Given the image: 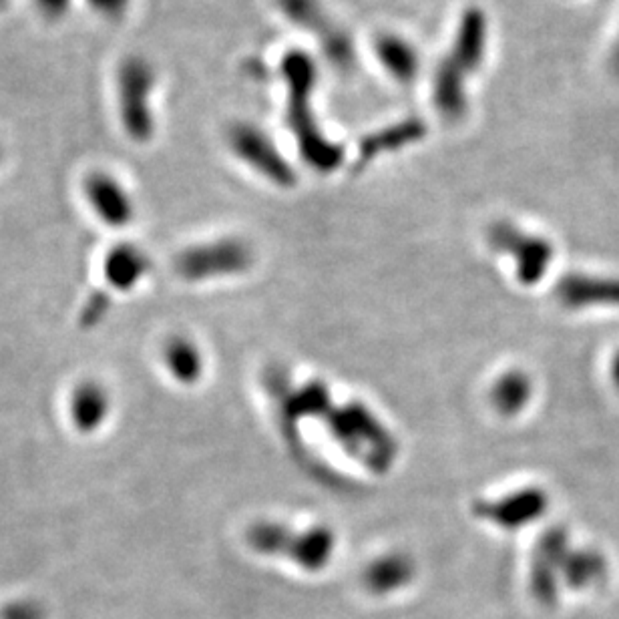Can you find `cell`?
<instances>
[{"instance_id":"obj_11","label":"cell","mask_w":619,"mask_h":619,"mask_svg":"<svg viewBox=\"0 0 619 619\" xmlns=\"http://www.w3.org/2000/svg\"><path fill=\"white\" fill-rule=\"evenodd\" d=\"M67 415L79 435H97L113 415V394L97 378L79 380L67 396Z\"/></svg>"},{"instance_id":"obj_13","label":"cell","mask_w":619,"mask_h":619,"mask_svg":"<svg viewBox=\"0 0 619 619\" xmlns=\"http://www.w3.org/2000/svg\"><path fill=\"white\" fill-rule=\"evenodd\" d=\"M547 509V495L541 489H523L501 497L499 501L481 503L477 515L501 527L515 529L539 519Z\"/></svg>"},{"instance_id":"obj_9","label":"cell","mask_w":619,"mask_h":619,"mask_svg":"<svg viewBox=\"0 0 619 619\" xmlns=\"http://www.w3.org/2000/svg\"><path fill=\"white\" fill-rule=\"evenodd\" d=\"M228 141L232 151L246 165H250L254 171L270 179L274 185L280 187L294 185L296 181L294 169L262 129L250 123H236L228 133Z\"/></svg>"},{"instance_id":"obj_19","label":"cell","mask_w":619,"mask_h":619,"mask_svg":"<svg viewBox=\"0 0 619 619\" xmlns=\"http://www.w3.org/2000/svg\"><path fill=\"white\" fill-rule=\"evenodd\" d=\"M531 398V380L523 372H509L497 380L493 386V404L499 412L511 417Z\"/></svg>"},{"instance_id":"obj_6","label":"cell","mask_w":619,"mask_h":619,"mask_svg":"<svg viewBox=\"0 0 619 619\" xmlns=\"http://www.w3.org/2000/svg\"><path fill=\"white\" fill-rule=\"evenodd\" d=\"M278 7L294 25L316 35V41L336 69L350 73L356 67L348 33L324 11L320 0H278Z\"/></svg>"},{"instance_id":"obj_26","label":"cell","mask_w":619,"mask_h":619,"mask_svg":"<svg viewBox=\"0 0 619 619\" xmlns=\"http://www.w3.org/2000/svg\"><path fill=\"white\" fill-rule=\"evenodd\" d=\"M609 374H611V382L615 384V388L619 390V352L613 356L611 366H609Z\"/></svg>"},{"instance_id":"obj_7","label":"cell","mask_w":619,"mask_h":619,"mask_svg":"<svg viewBox=\"0 0 619 619\" xmlns=\"http://www.w3.org/2000/svg\"><path fill=\"white\" fill-rule=\"evenodd\" d=\"M91 214L111 230L129 228L137 218V205L125 181L109 169H93L81 183Z\"/></svg>"},{"instance_id":"obj_17","label":"cell","mask_w":619,"mask_h":619,"mask_svg":"<svg viewBox=\"0 0 619 619\" xmlns=\"http://www.w3.org/2000/svg\"><path fill=\"white\" fill-rule=\"evenodd\" d=\"M425 133H427V125L423 121L415 119V117L404 119V121L394 123V125H388V127H384L376 133H370L358 145L356 165H366L382 153L396 151L404 145L415 143V141L423 139Z\"/></svg>"},{"instance_id":"obj_10","label":"cell","mask_w":619,"mask_h":619,"mask_svg":"<svg viewBox=\"0 0 619 619\" xmlns=\"http://www.w3.org/2000/svg\"><path fill=\"white\" fill-rule=\"evenodd\" d=\"M489 238L497 252L509 254L515 260L517 276L523 284L539 282L555 256L553 246L545 238L527 234L509 222L495 224Z\"/></svg>"},{"instance_id":"obj_14","label":"cell","mask_w":619,"mask_h":619,"mask_svg":"<svg viewBox=\"0 0 619 619\" xmlns=\"http://www.w3.org/2000/svg\"><path fill=\"white\" fill-rule=\"evenodd\" d=\"M557 300L571 310L619 306V278H599L587 274L565 276L557 286Z\"/></svg>"},{"instance_id":"obj_27","label":"cell","mask_w":619,"mask_h":619,"mask_svg":"<svg viewBox=\"0 0 619 619\" xmlns=\"http://www.w3.org/2000/svg\"><path fill=\"white\" fill-rule=\"evenodd\" d=\"M7 5H9V0H0V11L7 9Z\"/></svg>"},{"instance_id":"obj_3","label":"cell","mask_w":619,"mask_h":619,"mask_svg":"<svg viewBox=\"0 0 619 619\" xmlns=\"http://www.w3.org/2000/svg\"><path fill=\"white\" fill-rule=\"evenodd\" d=\"M157 73L143 57H129L117 69V113L123 131L135 143H147L155 135L153 93Z\"/></svg>"},{"instance_id":"obj_12","label":"cell","mask_w":619,"mask_h":619,"mask_svg":"<svg viewBox=\"0 0 619 619\" xmlns=\"http://www.w3.org/2000/svg\"><path fill=\"white\" fill-rule=\"evenodd\" d=\"M101 272L111 290L129 294L137 290L151 274V258L141 246L133 242H119L105 252Z\"/></svg>"},{"instance_id":"obj_28","label":"cell","mask_w":619,"mask_h":619,"mask_svg":"<svg viewBox=\"0 0 619 619\" xmlns=\"http://www.w3.org/2000/svg\"><path fill=\"white\" fill-rule=\"evenodd\" d=\"M3 157H5V153H3V147H0V163H3Z\"/></svg>"},{"instance_id":"obj_1","label":"cell","mask_w":619,"mask_h":619,"mask_svg":"<svg viewBox=\"0 0 619 619\" xmlns=\"http://www.w3.org/2000/svg\"><path fill=\"white\" fill-rule=\"evenodd\" d=\"M282 77L288 87V125L298 141L304 161L316 171H334L344 153L330 141L318 125L314 111V91L318 71L314 59L304 51H290L282 59Z\"/></svg>"},{"instance_id":"obj_24","label":"cell","mask_w":619,"mask_h":619,"mask_svg":"<svg viewBox=\"0 0 619 619\" xmlns=\"http://www.w3.org/2000/svg\"><path fill=\"white\" fill-rule=\"evenodd\" d=\"M91 7L101 13L103 17H121V13L127 9L129 0H89Z\"/></svg>"},{"instance_id":"obj_5","label":"cell","mask_w":619,"mask_h":619,"mask_svg":"<svg viewBox=\"0 0 619 619\" xmlns=\"http://www.w3.org/2000/svg\"><path fill=\"white\" fill-rule=\"evenodd\" d=\"M336 439L374 469H386L394 459V441L364 406H346L334 415Z\"/></svg>"},{"instance_id":"obj_16","label":"cell","mask_w":619,"mask_h":619,"mask_svg":"<svg viewBox=\"0 0 619 619\" xmlns=\"http://www.w3.org/2000/svg\"><path fill=\"white\" fill-rule=\"evenodd\" d=\"M161 362L167 374L183 384L191 386L201 380L205 370V358L201 348L187 336H169L161 346Z\"/></svg>"},{"instance_id":"obj_2","label":"cell","mask_w":619,"mask_h":619,"mask_svg":"<svg viewBox=\"0 0 619 619\" xmlns=\"http://www.w3.org/2000/svg\"><path fill=\"white\" fill-rule=\"evenodd\" d=\"M487 49V19L483 11L469 9L459 23L453 47L433 77V103L437 113L457 123L467 113V79L483 65Z\"/></svg>"},{"instance_id":"obj_22","label":"cell","mask_w":619,"mask_h":619,"mask_svg":"<svg viewBox=\"0 0 619 619\" xmlns=\"http://www.w3.org/2000/svg\"><path fill=\"white\" fill-rule=\"evenodd\" d=\"M0 619H45V611L37 601H13L0 609Z\"/></svg>"},{"instance_id":"obj_21","label":"cell","mask_w":619,"mask_h":619,"mask_svg":"<svg viewBox=\"0 0 619 619\" xmlns=\"http://www.w3.org/2000/svg\"><path fill=\"white\" fill-rule=\"evenodd\" d=\"M111 310V298L105 294V292H95L91 294L83 308H81V314H79V320H81V326L83 328H95L99 326L105 316L109 314Z\"/></svg>"},{"instance_id":"obj_20","label":"cell","mask_w":619,"mask_h":619,"mask_svg":"<svg viewBox=\"0 0 619 619\" xmlns=\"http://www.w3.org/2000/svg\"><path fill=\"white\" fill-rule=\"evenodd\" d=\"M410 573H412V567L408 559L400 555H392V557H384L376 561L368 569L366 581L374 591H390L398 587L400 583H404L410 577Z\"/></svg>"},{"instance_id":"obj_8","label":"cell","mask_w":619,"mask_h":619,"mask_svg":"<svg viewBox=\"0 0 619 619\" xmlns=\"http://www.w3.org/2000/svg\"><path fill=\"white\" fill-rule=\"evenodd\" d=\"M250 541L260 551H290L288 555L304 567H322L334 547L332 533L326 529H310L304 533H292L282 525L262 523L250 531Z\"/></svg>"},{"instance_id":"obj_18","label":"cell","mask_w":619,"mask_h":619,"mask_svg":"<svg viewBox=\"0 0 619 619\" xmlns=\"http://www.w3.org/2000/svg\"><path fill=\"white\" fill-rule=\"evenodd\" d=\"M561 571L571 587L585 589L603 581L607 573V563L601 553L591 549L569 551L565 561L561 563Z\"/></svg>"},{"instance_id":"obj_15","label":"cell","mask_w":619,"mask_h":619,"mask_svg":"<svg viewBox=\"0 0 619 619\" xmlns=\"http://www.w3.org/2000/svg\"><path fill=\"white\" fill-rule=\"evenodd\" d=\"M374 51L384 71L400 85H412L421 71V57L410 41L400 35L384 33L374 41Z\"/></svg>"},{"instance_id":"obj_4","label":"cell","mask_w":619,"mask_h":619,"mask_svg":"<svg viewBox=\"0 0 619 619\" xmlns=\"http://www.w3.org/2000/svg\"><path fill=\"white\" fill-rule=\"evenodd\" d=\"M252 260L248 244L236 238H220L181 250L173 260V270L185 282H208L242 274Z\"/></svg>"},{"instance_id":"obj_23","label":"cell","mask_w":619,"mask_h":619,"mask_svg":"<svg viewBox=\"0 0 619 619\" xmlns=\"http://www.w3.org/2000/svg\"><path fill=\"white\" fill-rule=\"evenodd\" d=\"M37 11L49 19H59L69 11V0H35Z\"/></svg>"},{"instance_id":"obj_25","label":"cell","mask_w":619,"mask_h":619,"mask_svg":"<svg viewBox=\"0 0 619 619\" xmlns=\"http://www.w3.org/2000/svg\"><path fill=\"white\" fill-rule=\"evenodd\" d=\"M609 65H611V73L619 79V33H617V39L613 43V49H611V57H609Z\"/></svg>"}]
</instances>
